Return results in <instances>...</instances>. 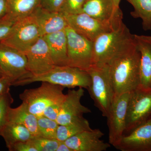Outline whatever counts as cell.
Here are the masks:
<instances>
[{"label":"cell","instance_id":"obj_1","mask_svg":"<svg viewBox=\"0 0 151 151\" xmlns=\"http://www.w3.org/2000/svg\"><path fill=\"white\" fill-rule=\"evenodd\" d=\"M141 55L134 41L107 64L115 97L131 92L140 85Z\"/></svg>","mask_w":151,"mask_h":151},{"label":"cell","instance_id":"obj_2","mask_svg":"<svg viewBox=\"0 0 151 151\" xmlns=\"http://www.w3.org/2000/svg\"><path fill=\"white\" fill-rule=\"evenodd\" d=\"M36 82H47L69 89L81 87L87 89L91 84V78L86 70L77 68L55 66L47 73L40 75L30 74L14 81L12 86H23Z\"/></svg>","mask_w":151,"mask_h":151},{"label":"cell","instance_id":"obj_3","mask_svg":"<svg viewBox=\"0 0 151 151\" xmlns=\"http://www.w3.org/2000/svg\"><path fill=\"white\" fill-rule=\"evenodd\" d=\"M134 41V35L130 32L124 23L116 29L103 33L93 42V65H107L115 55Z\"/></svg>","mask_w":151,"mask_h":151},{"label":"cell","instance_id":"obj_4","mask_svg":"<svg viewBox=\"0 0 151 151\" xmlns=\"http://www.w3.org/2000/svg\"><path fill=\"white\" fill-rule=\"evenodd\" d=\"M86 71L91 78V84L87 89L90 97L102 116L106 118L115 97L108 65H93Z\"/></svg>","mask_w":151,"mask_h":151},{"label":"cell","instance_id":"obj_5","mask_svg":"<svg viewBox=\"0 0 151 151\" xmlns=\"http://www.w3.org/2000/svg\"><path fill=\"white\" fill-rule=\"evenodd\" d=\"M64 88L60 85L42 82L39 87L25 89L19 97L30 113L40 117L49 106L65 99Z\"/></svg>","mask_w":151,"mask_h":151},{"label":"cell","instance_id":"obj_6","mask_svg":"<svg viewBox=\"0 0 151 151\" xmlns=\"http://www.w3.org/2000/svg\"><path fill=\"white\" fill-rule=\"evenodd\" d=\"M151 120V89L139 86L130 92L124 134Z\"/></svg>","mask_w":151,"mask_h":151},{"label":"cell","instance_id":"obj_7","mask_svg":"<svg viewBox=\"0 0 151 151\" xmlns=\"http://www.w3.org/2000/svg\"><path fill=\"white\" fill-rule=\"evenodd\" d=\"M41 37L38 25L31 14L18 21L8 36L1 42L25 54Z\"/></svg>","mask_w":151,"mask_h":151},{"label":"cell","instance_id":"obj_8","mask_svg":"<svg viewBox=\"0 0 151 151\" xmlns=\"http://www.w3.org/2000/svg\"><path fill=\"white\" fill-rule=\"evenodd\" d=\"M68 65L86 70L93 65V42L80 35L68 25Z\"/></svg>","mask_w":151,"mask_h":151},{"label":"cell","instance_id":"obj_9","mask_svg":"<svg viewBox=\"0 0 151 151\" xmlns=\"http://www.w3.org/2000/svg\"><path fill=\"white\" fill-rule=\"evenodd\" d=\"M130 92L116 96L106 118L109 129V143L114 147L124 134Z\"/></svg>","mask_w":151,"mask_h":151},{"label":"cell","instance_id":"obj_10","mask_svg":"<svg viewBox=\"0 0 151 151\" xmlns=\"http://www.w3.org/2000/svg\"><path fill=\"white\" fill-rule=\"evenodd\" d=\"M0 68L13 82L29 74L24 53L0 42Z\"/></svg>","mask_w":151,"mask_h":151},{"label":"cell","instance_id":"obj_11","mask_svg":"<svg viewBox=\"0 0 151 151\" xmlns=\"http://www.w3.org/2000/svg\"><path fill=\"white\" fill-rule=\"evenodd\" d=\"M63 14L68 26L93 42L100 35L116 29L107 23L101 21L84 13Z\"/></svg>","mask_w":151,"mask_h":151},{"label":"cell","instance_id":"obj_12","mask_svg":"<svg viewBox=\"0 0 151 151\" xmlns=\"http://www.w3.org/2000/svg\"><path fill=\"white\" fill-rule=\"evenodd\" d=\"M82 13L107 23L115 29L123 23L122 10L115 5L113 0H87Z\"/></svg>","mask_w":151,"mask_h":151},{"label":"cell","instance_id":"obj_13","mask_svg":"<svg viewBox=\"0 0 151 151\" xmlns=\"http://www.w3.org/2000/svg\"><path fill=\"white\" fill-rule=\"evenodd\" d=\"M25 54L27 59V70L31 75L44 74L55 66L43 37L40 38Z\"/></svg>","mask_w":151,"mask_h":151},{"label":"cell","instance_id":"obj_14","mask_svg":"<svg viewBox=\"0 0 151 151\" xmlns=\"http://www.w3.org/2000/svg\"><path fill=\"white\" fill-rule=\"evenodd\" d=\"M84 88L68 89L63 102L56 122L59 125H66L83 117V115L91 113L89 108L82 105L81 100L84 96Z\"/></svg>","mask_w":151,"mask_h":151},{"label":"cell","instance_id":"obj_15","mask_svg":"<svg viewBox=\"0 0 151 151\" xmlns=\"http://www.w3.org/2000/svg\"><path fill=\"white\" fill-rule=\"evenodd\" d=\"M114 147L121 151H151V120L123 135Z\"/></svg>","mask_w":151,"mask_h":151},{"label":"cell","instance_id":"obj_16","mask_svg":"<svg viewBox=\"0 0 151 151\" xmlns=\"http://www.w3.org/2000/svg\"><path fill=\"white\" fill-rule=\"evenodd\" d=\"M104 134L100 129L81 132L64 141L72 151H105L111 147L101 140Z\"/></svg>","mask_w":151,"mask_h":151},{"label":"cell","instance_id":"obj_17","mask_svg":"<svg viewBox=\"0 0 151 151\" xmlns=\"http://www.w3.org/2000/svg\"><path fill=\"white\" fill-rule=\"evenodd\" d=\"M35 19L42 36L65 29L68 24L60 12H51L38 6L31 14Z\"/></svg>","mask_w":151,"mask_h":151},{"label":"cell","instance_id":"obj_18","mask_svg":"<svg viewBox=\"0 0 151 151\" xmlns=\"http://www.w3.org/2000/svg\"><path fill=\"white\" fill-rule=\"evenodd\" d=\"M134 39L140 53V85L151 89V36L134 35Z\"/></svg>","mask_w":151,"mask_h":151},{"label":"cell","instance_id":"obj_19","mask_svg":"<svg viewBox=\"0 0 151 151\" xmlns=\"http://www.w3.org/2000/svg\"><path fill=\"white\" fill-rule=\"evenodd\" d=\"M55 66L68 65L67 40L65 29L43 36Z\"/></svg>","mask_w":151,"mask_h":151},{"label":"cell","instance_id":"obj_20","mask_svg":"<svg viewBox=\"0 0 151 151\" xmlns=\"http://www.w3.org/2000/svg\"><path fill=\"white\" fill-rule=\"evenodd\" d=\"M8 122L23 125L28 129L34 137H40L37 117L30 113L23 103L16 108H9Z\"/></svg>","mask_w":151,"mask_h":151},{"label":"cell","instance_id":"obj_21","mask_svg":"<svg viewBox=\"0 0 151 151\" xmlns=\"http://www.w3.org/2000/svg\"><path fill=\"white\" fill-rule=\"evenodd\" d=\"M8 149L16 143L26 142L34 136L26 127L21 124L8 122L0 133Z\"/></svg>","mask_w":151,"mask_h":151},{"label":"cell","instance_id":"obj_22","mask_svg":"<svg viewBox=\"0 0 151 151\" xmlns=\"http://www.w3.org/2000/svg\"><path fill=\"white\" fill-rule=\"evenodd\" d=\"M40 0H8V14L17 21L30 15Z\"/></svg>","mask_w":151,"mask_h":151},{"label":"cell","instance_id":"obj_23","mask_svg":"<svg viewBox=\"0 0 151 151\" xmlns=\"http://www.w3.org/2000/svg\"><path fill=\"white\" fill-rule=\"evenodd\" d=\"M92 129L88 120L83 117L69 124L59 125L57 131L56 139L64 142L77 134Z\"/></svg>","mask_w":151,"mask_h":151},{"label":"cell","instance_id":"obj_24","mask_svg":"<svg viewBox=\"0 0 151 151\" xmlns=\"http://www.w3.org/2000/svg\"><path fill=\"white\" fill-rule=\"evenodd\" d=\"M133 6L134 10L131 12L134 18H141L145 31H151V0H127Z\"/></svg>","mask_w":151,"mask_h":151},{"label":"cell","instance_id":"obj_25","mask_svg":"<svg viewBox=\"0 0 151 151\" xmlns=\"http://www.w3.org/2000/svg\"><path fill=\"white\" fill-rule=\"evenodd\" d=\"M37 124L40 137L56 139L57 131L59 126L56 121L40 116L37 117Z\"/></svg>","mask_w":151,"mask_h":151},{"label":"cell","instance_id":"obj_26","mask_svg":"<svg viewBox=\"0 0 151 151\" xmlns=\"http://www.w3.org/2000/svg\"><path fill=\"white\" fill-rule=\"evenodd\" d=\"M29 142L37 151H56L61 141L40 136L34 137Z\"/></svg>","mask_w":151,"mask_h":151},{"label":"cell","instance_id":"obj_27","mask_svg":"<svg viewBox=\"0 0 151 151\" xmlns=\"http://www.w3.org/2000/svg\"><path fill=\"white\" fill-rule=\"evenodd\" d=\"M14 99L10 91L0 96V133L8 123V113Z\"/></svg>","mask_w":151,"mask_h":151},{"label":"cell","instance_id":"obj_28","mask_svg":"<svg viewBox=\"0 0 151 151\" xmlns=\"http://www.w3.org/2000/svg\"><path fill=\"white\" fill-rule=\"evenodd\" d=\"M86 1L87 0H64L60 12L68 14L81 13Z\"/></svg>","mask_w":151,"mask_h":151},{"label":"cell","instance_id":"obj_29","mask_svg":"<svg viewBox=\"0 0 151 151\" xmlns=\"http://www.w3.org/2000/svg\"><path fill=\"white\" fill-rule=\"evenodd\" d=\"M17 22L7 14L0 19V42L8 36Z\"/></svg>","mask_w":151,"mask_h":151},{"label":"cell","instance_id":"obj_30","mask_svg":"<svg viewBox=\"0 0 151 151\" xmlns=\"http://www.w3.org/2000/svg\"><path fill=\"white\" fill-rule=\"evenodd\" d=\"M64 0H40V5L51 12H60Z\"/></svg>","mask_w":151,"mask_h":151},{"label":"cell","instance_id":"obj_31","mask_svg":"<svg viewBox=\"0 0 151 151\" xmlns=\"http://www.w3.org/2000/svg\"><path fill=\"white\" fill-rule=\"evenodd\" d=\"M63 100L49 106L44 111L42 116L51 120L56 121L60 112Z\"/></svg>","mask_w":151,"mask_h":151},{"label":"cell","instance_id":"obj_32","mask_svg":"<svg viewBox=\"0 0 151 151\" xmlns=\"http://www.w3.org/2000/svg\"><path fill=\"white\" fill-rule=\"evenodd\" d=\"M8 150L10 151H37L29 140L16 143Z\"/></svg>","mask_w":151,"mask_h":151},{"label":"cell","instance_id":"obj_33","mask_svg":"<svg viewBox=\"0 0 151 151\" xmlns=\"http://www.w3.org/2000/svg\"><path fill=\"white\" fill-rule=\"evenodd\" d=\"M12 82L10 78L6 76L0 78V96L10 91V87Z\"/></svg>","mask_w":151,"mask_h":151},{"label":"cell","instance_id":"obj_34","mask_svg":"<svg viewBox=\"0 0 151 151\" xmlns=\"http://www.w3.org/2000/svg\"><path fill=\"white\" fill-rule=\"evenodd\" d=\"M8 12V0H0V19L5 16Z\"/></svg>","mask_w":151,"mask_h":151},{"label":"cell","instance_id":"obj_35","mask_svg":"<svg viewBox=\"0 0 151 151\" xmlns=\"http://www.w3.org/2000/svg\"><path fill=\"white\" fill-rule=\"evenodd\" d=\"M56 151H72L66 145L65 142H61L58 147Z\"/></svg>","mask_w":151,"mask_h":151},{"label":"cell","instance_id":"obj_36","mask_svg":"<svg viewBox=\"0 0 151 151\" xmlns=\"http://www.w3.org/2000/svg\"><path fill=\"white\" fill-rule=\"evenodd\" d=\"M113 1L116 6L119 7V4L122 0H113Z\"/></svg>","mask_w":151,"mask_h":151},{"label":"cell","instance_id":"obj_37","mask_svg":"<svg viewBox=\"0 0 151 151\" xmlns=\"http://www.w3.org/2000/svg\"><path fill=\"white\" fill-rule=\"evenodd\" d=\"M5 76L4 75V73H3V71H2L1 69V68H0V78L1 77H3V76Z\"/></svg>","mask_w":151,"mask_h":151}]
</instances>
